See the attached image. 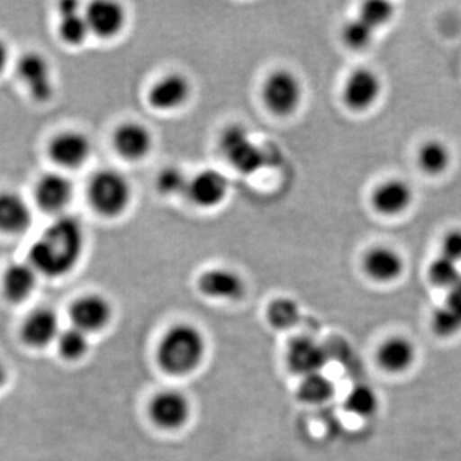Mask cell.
<instances>
[{
  "instance_id": "1",
  "label": "cell",
  "mask_w": 461,
  "mask_h": 461,
  "mask_svg": "<svg viewBox=\"0 0 461 461\" xmlns=\"http://www.w3.org/2000/svg\"><path fill=\"white\" fill-rule=\"evenodd\" d=\"M84 248L83 224L74 215H60L32 242L27 262L42 277L62 278L80 263Z\"/></svg>"
},
{
  "instance_id": "2",
  "label": "cell",
  "mask_w": 461,
  "mask_h": 461,
  "mask_svg": "<svg viewBox=\"0 0 461 461\" xmlns=\"http://www.w3.org/2000/svg\"><path fill=\"white\" fill-rule=\"evenodd\" d=\"M204 336L191 324H176L158 345L157 359L160 368L172 375H186L199 368L204 360Z\"/></svg>"
},
{
  "instance_id": "3",
  "label": "cell",
  "mask_w": 461,
  "mask_h": 461,
  "mask_svg": "<svg viewBox=\"0 0 461 461\" xmlns=\"http://www.w3.org/2000/svg\"><path fill=\"white\" fill-rule=\"evenodd\" d=\"M87 199L91 208L102 217H118L131 200V186L122 173L102 169L91 176L87 184Z\"/></svg>"
},
{
  "instance_id": "4",
  "label": "cell",
  "mask_w": 461,
  "mask_h": 461,
  "mask_svg": "<svg viewBox=\"0 0 461 461\" xmlns=\"http://www.w3.org/2000/svg\"><path fill=\"white\" fill-rule=\"evenodd\" d=\"M16 74L33 102L47 103L53 98V71L44 54L33 50L23 54L16 65Z\"/></svg>"
},
{
  "instance_id": "5",
  "label": "cell",
  "mask_w": 461,
  "mask_h": 461,
  "mask_svg": "<svg viewBox=\"0 0 461 461\" xmlns=\"http://www.w3.org/2000/svg\"><path fill=\"white\" fill-rule=\"evenodd\" d=\"M74 195V184L62 172L42 173L33 185V202L36 206L54 218L66 214Z\"/></svg>"
},
{
  "instance_id": "6",
  "label": "cell",
  "mask_w": 461,
  "mask_h": 461,
  "mask_svg": "<svg viewBox=\"0 0 461 461\" xmlns=\"http://www.w3.org/2000/svg\"><path fill=\"white\" fill-rule=\"evenodd\" d=\"M221 148L230 165L240 172L251 175L266 165V153L251 140L247 130L238 124L223 132Z\"/></svg>"
},
{
  "instance_id": "7",
  "label": "cell",
  "mask_w": 461,
  "mask_h": 461,
  "mask_svg": "<svg viewBox=\"0 0 461 461\" xmlns=\"http://www.w3.org/2000/svg\"><path fill=\"white\" fill-rule=\"evenodd\" d=\"M93 151L90 139L84 132L65 130L48 141L47 154L50 162L62 169H77L85 166Z\"/></svg>"
},
{
  "instance_id": "8",
  "label": "cell",
  "mask_w": 461,
  "mask_h": 461,
  "mask_svg": "<svg viewBox=\"0 0 461 461\" xmlns=\"http://www.w3.org/2000/svg\"><path fill=\"white\" fill-rule=\"evenodd\" d=\"M302 96V84L290 71H276L264 83V103L275 114L293 113L299 107Z\"/></svg>"
},
{
  "instance_id": "9",
  "label": "cell",
  "mask_w": 461,
  "mask_h": 461,
  "mask_svg": "<svg viewBox=\"0 0 461 461\" xmlns=\"http://www.w3.org/2000/svg\"><path fill=\"white\" fill-rule=\"evenodd\" d=\"M149 415L159 429H180L190 420L191 403L180 391H163L151 400Z\"/></svg>"
},
{
  "instance_id": "10",
  "label": "cell",
  "mask_w": 461,
  "mask_h": 461,
  "mask_svg": "<svg viewBox=\"0 0 461 461\" xmlns=\"http://www.w3.org/2000/svg\"><path fill=\"white\" fill-rule=\"evenodd\" d=\"M111 303L98 294H86L77 297L69 306V320L72 327H76L86 335L104 330L112 321Z\"/></svg>"
},
{
  "instance_id": "11",
  "label": "cell",
  "mask_w": 461,
  "mask_h": 461,
  "mask_svg": "<svg viewBox=\"0 0 461 461\" xmlns=\"http://www.w3.org/2000/svg\"><path fill=\"white\" fill-rule=\"evenodd\" d=\"M32 209L21 194L0 191V233L9 238L26 233L32 226Z\"/></svg>"
},
{
  "instance_id": "12",
  "label": "cell",
  "mask_w": 461,
  "mask_h": 461,
  "mask_svg": "<svg viewBox=\"0 0 461 461\" xmlns=\"http://www.w3.org/2000/svg\"><path fill=\"white\" fill-rule=\"evenodd\" d=\"M59 333L58 315L47 306L30 312L21 326V339L32 348H47L57 341Z\"/></svg>"
},
{
  "instance_id": "13",
  "label": "cell",
  "mask_w": 461,
  "mask_h": 461,
  "mask_svg": "<svg viewBox=\"0 0 461 461\" xmlns=\"http://www.w3.org/2000/svg\"><path fill=\"white\" fill-rule=\"evenodd\" d=\"M229 189L230 182L222 172L204 169L191 178L186 195L195 205L213 208L227 198Z\"/></svg>"
},
{
  "instance_id": "14",
  "label": "cell",
  "mask_w": 461,
  "mask_h": 461,
  "mask_svg": "<svg viewBox=\"0 0 461 461\" xmlns=\"http://www.w3.org/2000/svg\"><path fill=\"white\" fill-rule=\"evenodd\" d=\"M288 368L303 378L321 373L326 364V351L318 341L308 336H297L287 346Z\"/></svg>"
},
{
  "instance_id": "15",
  "label": "cell",
  "mask_w": 461,
  "mask_h": 461,
  "mask_svg": "<svg viewBox=\"0 0 461 461\" xmlns=\"http://www.w3.org/2000/svg\"><path fill=\"white\" fill-rule=\"evenodd\" d=\"M90 32L100 39H111L123 29L126 14L120 3L96 0L84 12Z\"/></svg>"
},
{
  "instance_id": "16",
  "label": "cell",
  "mask_w": 461,
  "mask_h": 461,
  "mask_svg": "<svg viewBox=\"0 0 461 461\" xmlns=\"http://www.w3.org/2000/svg\"><path fill=\"white\" fill-rule=\"evenodd\" d=\"M39 273L29 262L9 264L2 275L3 296L12 304L25 303L35 293Z\"/></svg>"
},
{
  "instance_id": "17",
  "label": "cell",
  "mask_w": 461,
  "mask_h": 461,
  "mask_svg": "<svg viewBox=\"0 0 461 461\" xmlns=\"http://www.w3.org/2000/svg\"><path fill=\"white\" fill-rule=\"evenodd\" d=\"M381 80L371 69L359 68L348 76L344 86V100L348 108L363 111L371 107L381 94Z\"/></svg>"
},
{
  "instance_id": "18",
  "label": "cell",
  "mask_w": 461,
  "mask_h": 461,
  "mask_svg": "<svg viewBox=\"0 0 461 461\" xmlns=\"http://www.w3.org/2000/svg\"><path fill=\"white\" fill-rule=\"evenodd\" d=\"M199 290L217 300H238L245 294V284L238 273L226 268L211 269L199 278Z\"/></svg>"
},
{
  "instance_id": "19",
  "label": "cell",
  "mask_w": 461,
  "mask_h": 461,
  "mask_svg": "<svg viewBox=\"0 0 461 461\" xmlns=\"http://www.w3.org/2000/svg\"><path fill=\"white\" fill-rule=\"evenodd\" d=\"M113 145L121 157L129 160H138L150 151L153 139L147 127L138 122H127L115 130Z\"/></svg>"
},
{
  "instance_id": "20",
  "label": "cell",
  "mask_w": 461,
  "mask_h": 461,
  "mask_svg": "<svg viewBox=\"0 0 461 461\" xmlns=\"http://www.w3.org/2000/svg\"><path fill=\"white\" fill-rule=\"evenodd\" d=\"M190 91L186 77L178 74L168 75L151 87L149 103L159 111H172L186 103Z\"/></svg>"
},
{
  "instance_id": "21",
  "label": "cell",
  "mask_w": 461,
  "mask_h": 461,
  "mask_svg": "<svg viewBox=\"0 0 461 461\" xmlns=\"http://www.w3.org/2000/svg\"><path fill=\"white\" fill-rule=\"evenodd\" d=\"M58 36L68 47H80L91 35L89 25L77 2L60 3Z\"/></svg>"
},
{
  "instance_id": "22",
  "label": "cell",
  "mask_w": 461,
  "mask_h": 461,
  "mask_svg": "<svg viewBox=\"0 0 461 461\" xmlns=\"http://www.w3.org/2000/svg\"><path fill=\"white\" fill-rule=\"evenodd\" d=\"M364 271L378 282L395 281L403 271V260L393 249L379 247L366 253L363 262Z\"/></svg>"
},
{
  "instance_id": "23",
  "label": "cell",
  "mask_w": 461,
  "mask_h": 461,
  "mask_svg": "<svg viewBox=\"0 0 461 461\" xmlns=\"http://www.w3.org/2000/svg\"><path fill=\"white\" fill-rule=\"evenodd\" d=\"M412 191L406 182L388 180L379 185L372 196L373 206L379 213L395 215L411 204Z\"/></svg>"
},
{
  "instance_id": "24",
  "label": "cell",
  "mask_w": 461,
  "mask_h": 461,
  "mask_svg": "<svg viewBox=\"0 0 461 461\" xmlns=\"http://www.w3.org/2000/svg\"><path fill=\"white\" fill-rule=\"evenodd\" d=\"M417 350L411 339L406 338H391L378 348L377 360L384 371L402 373L408 371L414 364Z\"/></svg>"
},
{
  "instance_id": "25",
  "label": "cell",
  "mask_w": 461,
  "mask_h": 461,
  "mask_svg": "<svg viewBox=\"0 0 461 461\" xmlns=\"http://www.w3.org/2000/svg\"><path fill=\"white\" fill-rule=\"evenodd\" d=\"M333 393H335V384L321 373H315V375L303 378L299 388H297L299 399L303 402L311 403V405L330 402Z\"/></svg>"
},
{
  "instance_id": "26",
  "label": "cell",
  "mask_w": 461,
  "mask_h": 461,
  "mask_svg": "<svg viewBox=\"0 0 461 461\" xmlns=\"http://www.w3.org/2000/svg\"><path fill=\"white\" fill-rule=\"evenodd\" d=\"M56 342L58 353L67 362H77L83 359L90 348L89 335L76 327L60 330Z\"/></svg>"
},
{
  "instance_id": "27",
  "label": "cell",
  "mask_w": 461,
  "mask_h": 461,
  "mask_svg": "<svg viewBox=\"0 0 461 461\" xmlns=\"http://www.w3.org/2000/svg\"><path fill=\"white\" fill-rule=\"evenodd\" d=\"M267 318L276 330H291L299 323V305L295 300L290 299V297H278L269 305Z\"/></svg>"
},
{
  "instance_id": "28",
  "label": "cell",
  "mask_w": 461,
  "mask_h": 461,
  "mask_svg": "<svg viewBox=\"0 0 461 461\" xmlns=\"http://www.w3.org/2000/svg\"><path fill=\"white\" fill-rule=\"evenodd\" d=\"M418 160L423 171L429 175H438L450 165L451 156L444 142L432 140L420 148Z\"/></svg>"
},
{
  "instance_id": "29",
  "label": "cell",
  "mask_w": 461,
  "mask_h": 461,
  "mask_svg": "<svg viewBox=\"0 0 461 461\" xmlns=\"http://www.w3.org/2000/svg\"><path fill=\"white\" fill-rule=\"evenodd\" d=\"M346 411L357 417H372L377 412L379 400L377 393L368 386H357L348 393L345 402Z\"/></svg>"
},
{
  "instance_id": "30",
  "label": "cell",
  "mask_w": 461,
  "mask_h": 461,
  "mask_svg": "<svg viewBox=\"0 0 461 461\" xmlns=\"http://www.w3.org/2000/svg\"><path fill=\"white\" fill-rule=\"evenodd\" d=\"M429 277L437 286L451 288L461 280V273L457 263L441 256L430 264Z\"/></svg>"
},
{
  "instance_id": "31",
  "label": "cell",
  "mask_w": 461,
  "mask_h": 461,
  "mask_svg": "<svg viewBox=\"0 0 461 461\" xmlns=\"http://www.w3.org/2000/svg\"><path fill=\"white\" fill-rule=\"evenodd\" d=\"M189 182V178H186L181 169L176 168V167H168L158 176L157 187L163 195H186Z\"/></svg>"
},
{
  "instance_id": "32",
  "label": "cell",
  "mask_w": 461,
  "mask_h": 461,
  "mask_svg": "<svg viewBox=\"0 0 461 461\" xmlns=\"http://www.w3.org/2000/svg\"><path fill=\"white\" fill-rule=\"evenodd\" d=\"M393 14V5L386 0H371L364 3L360 11V20L368 23L372 29L384 26L391 20Z\"/></svg>"
},
{
  "instance_id": "33",
  "label": "cell",
  "mask_w": 461,
  "mask_h": 461,
  "mask_svg": "<svg viewBox=\"0 0 461 461\" xmlns=\"http://www.w3.org/2000/svg\"><path fill=\"white\" fill-rule=\"evenodd\" d=\"M375 29H372L368 23H364L360 18L350 21L346 23L344 27V41L346 44L354 50H363V48L368 47L373 41L375 36Z\"/></svg>"
},
{
  "instance_id": "34",
  "label": "cell",
  "mask_w": 461,
  "mask_h": 461,
  "mask_svg": "<svg viewBox=\"0 0 461 461\" xmlns=\"http://www.w3.org/2000/svg\"><path fill=\"white\" fill-rule=\"evenodd\" d=\"M433 327L439 335L450 336L461 330V317L447 306H442L436 312Z\"/></svg>"
},
{
  "instance_id": "35",
  "label": "cell",
  "mask_w": 461,
  "mask_h": 461,
  "mask_svg": "<svg viewBox=\"0 0 461 461\" xmlns=\"http://www.w3.org/2000/svg\"><path fill=\"white\" fill-rule=\"evenodd\" d=\"M442 257L459 263L461 260V230L448 232L442 241Z\"/></svg>"
},
{
  "instance_id": "36",
  "label": "cell",
  "mask_w": 461,
  "mask_h": 461,
  "mask_svg": "<svg viewBox=\"0 0 461 461\" xmlns=\"http://www.w3.org/2000/svg\"><path fill=\"white\" fill-rule=\"evenodd\" d=\"M448 290H450V293H448L446 306L461 317V280L456 285H454L453 287L448 288Z\"/></svg>"
},
{
  "instance_id": "37",
  "label": "cell",
  "mask_w": 461,
  "mask_h": 461,
  "mask_svg": "<svg viewBox=\"0 0 461 461\" xmlns=\"http://www.w3.org/2000/svg\"><path fill=\"white\" fill-rule=\"evenodd\" d=\"M9 60H11V50H9L7 42L0 39V76L5 74L7 69Z\"/></svg>"
},
{
  "instance_id": "38",
  "label": "cell",
  "mask_w": 461,
  "mask_h": 461,
  "mask_svg": "<svg viewBox=\"0 0 461 461\" xmlns=\"http://www.w3.org/2000/svg\"><path fill=\"white\" fill-rule=\"evenodd\" d=\"M7 379H8L7 366H5V364L3 363L2 359H0V388H3V386H5V382H7Z\"/></svg>"
}]
</instances>
